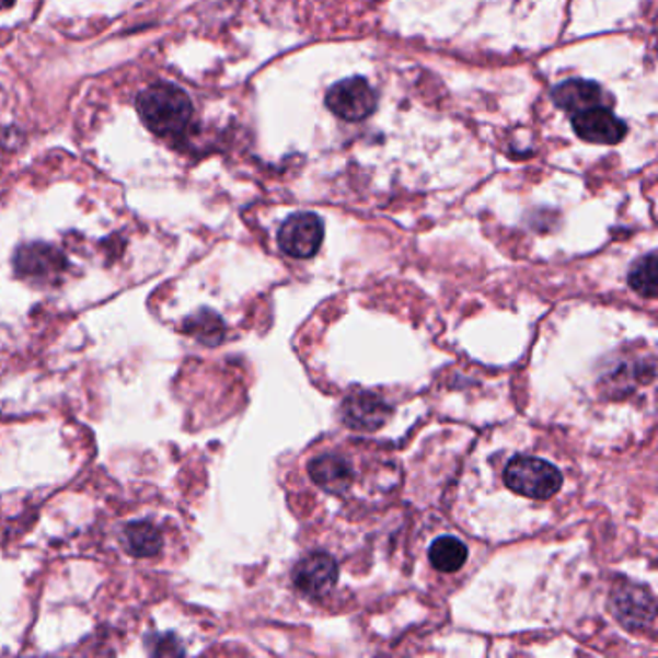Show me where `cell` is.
Listing matches in <instances>:
<instances>
[{
	"instance_id": "cell-1",
	"label": "cell",
	"mask_w": 658,
	"mask_h": 658,
	"mask_svg": "<svg viewBox=\"0 0 658 658\" xmlns=\"http://www.w3.org/2000/svg\"><path fill=\"white\" fill-rule=\"evenodd\" d=\"M138 113L154 136L174 139L184 136L189 128L194 105L178 85L154 83L139 95Z\"/></svg>"
},
{
	"instance_id": "cell-2",
	"label": "cell",
	"mask_w": 658,
	"mask_h": 658,
	"mask_svg": "<svg viewBox=\"0 0 658 658\" xmlns=\"http://www.w3.org/2000/svg\"><path fill=\"white\" fill-rule=\"evenodd\" d=\"M505 483L516 495L546 500L561 490L564 477L561 470L546 460L533 455H516L506 465Z\"/></svg>"
},
{
	"instance_id": "cell-3",
	"label": "cell",
	"mask_w": 658,
	"mask_h": 658,
	"mask_svg": "<svg viewBox=\"0 0 658 658\" xmlns=\"http://www.w3.org/2000/svg\"><path fill=\"white\" fill-rule=\"evenodd\" d=\"M325 103L331 113L346 123H361L377 111L379 97L373 85L361 76L346 78L326 91Z\"/></svg>"
},
{
	"instance_id": "cell-4",
	"label": "cell",
	"mask_w": 658,
	"mask_h": 658,
	"mask_svg": "<svg viewBox=\"0 0 658 658\" xmlns=\"http://www.w3.org/2000/svg\"><path fill=\"white\" fill-rule=\"evenodd\" d=\"M325 240V222L315 212H296L282 222L278 230L280 250L296 257L309 259L319 252Z\"/></svg>"
},
{
	"instance_id": "cell-5",
	"label": "cell",
	"mask_w": 658,
	"mask_h": 658,
	"mask_svg": "<svg viewBox=\"0 0 658 658\" xmlns=\"http://www.w3.org/2000/svg\"><path fill=\"white\" fill-rule=\"evenodd\" d=\"M572 128L576 131L577 138L599 146L620 143L627 134L626 123L620 120L616 114L602 105L591 106L587 111L574 114Z\"/></svg>"
},
{
	"instance_id": "cell-6",
	"label": "cell",
	"mask_w": 658,
	"mask_h": 658,
	"mask_svg": "<svg viewBox=\"0 0 658 658\" xmlns=\"http://www.w3.org/2000/svg\"><path fill=\"white\" fill-rule=\"evenodd\" d=\"M391 415L392 407L371 392L351 394L342 404V419L356 431H377Z\"/></svg>"
},
{
	"instance_id": "cell-7",
	"label": "cell",
	"mask_w": 658,
	"mask_h": 658,
	"mask_svg": "<svg viewBox=\"0 0 658 658\" xmlns=\"http://www.w3.org/2000/svg\"><path fill=\"white\" fill-rule=\"evenodd\" d=\"M336 579H338V566L333 556L326 553L309 554L293 569V584L308 597L328 593Z\"/></svg>"
},
{
	"instance_id": "cell-8",
	"label": "cell",
	"mask_w": 658,
	"mask_h": 658,
	"mask_svg": "<svg viewBox=\"0 0 658 658\" xmlns=\"http://www.w3.org/2000/svg\"><path fill=\"white\" fill-rule=\"evenodd\" d=\"M612 612L627 627H643L655 617V599L647 587L624 584L612 594Z\"/></svg>"
},
{
	"instance_id": "cell-9",
	"label": "cell",
	"mask_w": 658,
	"mask_h": 658,
	"mask_svg": "<svg viewBox=\"0 0 658 658\" xmlns=\"http://www.w3.org/2000/svg\"><path fill=\"white\" fill-rule=\"evenodd\" d=\"M14 268L20 277L50 278L65 270L66 259L57 247L35 242V244L18 247L16 255H14Z\"/></svg>"
},
{
	"instance_id": "cell-10",
	"label": "cell",
	"mask_w": 658,
	"mask_h": 658,
	"mask_svg": "<svg viewBox=\"0 0 658 658\" xmlns=\"http://www.w3.org/2000/svg\"><path fill=\"white\" fill-rule=\"evenodd\" d=\"M309 475L315 485L325 488L326 493H334V495L346 493L354 483L350 463L340 455H319L309 463Z\"/></svg>"
},
{
	"instance_id": "cell-11",
	"label": "cell",
	"mask_w": 658,
	"mask_h": 658,
	"mask_svg": "<svg viewBox=\"0 0 658 658\" xmlns=\"http://www.w3.org/2000/svg\"><path fill=\"white\" fill-rule=\"evenodd\" d=\"M554 105L561 106L568 113L576 114L587 111L591 106L602 105V90L599 83L589 80H568L554 88Z\"/></svg>"
},
{
	"instance_id": "cell-12",
	"label": "cell",
	"mask_w": 658,
	"mask_h": 658,
	"mask_svg": "<svg viewBox=\"0 0 658 658\" xmlns=\"http://www.w3.org/2000/svg\"><path fill=\"white\" fill-rule=\"evenodd\" d=\"M429 561L432 568L454 574L467 562V546L455 536H440L429 549Z\"/></svg>"
},
{
	"instance_id": "cell-13",
	"label": "cell",
	"mask_w": 658,
	"mask_h": 658,
	"mask_svg": "<svg viewBox=\"0 0 658 658\" xmlns=\"http://www.w3.org/2000/svg\"><path fill=\"white\" fill-rule=\"evenodd\" d=\"M126 545L134 556H154L163 546V535L149 521H134L126 528Z\"/></svg>"
},
{
	"instance_id": "cell-14",
	"label": "cell",
	"mask_w": 658,
	"mask_h": 658,
	"mask_svg": "<svg viewBox=\"0 0 658 658\" xmlns=\"http://www.w3.org/2000/svg\"><path fill=\"white\" fill-rule=\"evenodd\" d=\"M186 333L192 334L194 338L204 342L205 346H217L224 338V323L220 315H217L211 309H201L196 315L187 319Z\"/></svg>"
},
{
	"instance_id": "cell-15",
	"label": "cell",
	"mask_w": 658,
	"mask_h": 658,
	"mask_svg": "<svg viewBox=\"0 0 658 658\" xmlns=\"http://www.w3.org/2000/svg\"><path fill=\"white\" fill-rule=\"evenodd\" d=\"M630 286L643 298L657 296V253L650 252L637 259L627 275Z\"/></svg>"
},
{
	"instance_id": "cell-16",
	"label": "cell",
	"mask_w": 658,
	"mask_h": 658,
	"mask_svg": "<svg viewBox=\"0 0 658 658\" xmlns=\"http://www.w3.org/2000/svg\"><path fill=\"white\" fill-rule=\"evenodd\" d=\"M14 2H16V0H0V12H2V10L10 9Z\"/></svg>"
}]
</instances>
